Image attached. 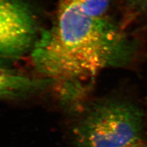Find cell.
Here are the masks:
<instances>
[{
	"mask_svg": "<svg viewBox=\"0 0 147 147\" xmlns=\"http://www.w3.org/2000/svg\"><path fill=\"white\" fill-rule=\"evenodd\" d=\"M130 5L138 11H147V0H127Z\"/></svg>",
	"mask_w": 147,
	"mask_h": 147,
	"instance_id": "cell-6",
	"label": "cell"
},
{
	"mask_svg": "<svg viewBox=\"0 0 147 147\" xmlns=\"http://www.w3.org/2000/svg\"><path fill=\"white\" fill-rule=\"evenodd\" d=\"M42 80H37L0 68V97H11L28 93L43 87Z\"/></svg>",
	"mask_w": 147,
	"mask_h": 147,
	"instance_id": "cell-4",
	"label": "cell"
},
{
	"mask_svg": "<svg viewBox=\"0 0 147 147\" xmlns=\"http://www.w3.org/2000/svg\"><path fill=\"white\" fill-rule=\"evenodd\" d=\"M38 37L26 5L19 0H0V58H19L31 52Z\"/></svg>",
	"mask_w": 147,
	"mask_h": 147,
	"instance_id": "cell-3",
	"label": "cell"
},
{
	"mask_svg": "<svg viewBox=\"0 0 147 147\" xmlns=\"http://www.w3.org/2000/svg\"><path fill=\"white\" fill-rule=\"evenodd\" d=\"M123 38L105 18L86 14L74 0H60L55 24L31 52L37 69L67 96L82 90L123 51Z\"/></svg>",
	"mask_w": 147,
	"mask_h": 147,
	"instance_id": "cell-1",
	"label": "cell"
},
{
	"mask_svg": "<svg viewBox=\"0 0 147 147\" xmlns=\"http://www.w3.org/2000/svg\"><path fill=\"white\" fill-rule=\"evenodd\" d=\"M83 11L91 17L104 18L110 0H74Z\"/></svg>",
	"mask_w": 147,
	"mask_h": 147,
	"instance_id": "cell-5",
	"label": "cell"
},
{
	"mask_svg": "<svg viewBox=\"0 0 147 147\" xmlns=\"http://www.w3.org/2000/svg\"><path fill=\"white\" fill-rule=\"evenodd\" d=\"M124 147H147V145L141 143L139 141H137L136 142H134V143H132Z\"/></svg>",
	"mask_w": 147,
	"mask_h": 147,
	"instance_id": "cell-7",
	"label": "cell"
},
{
	"mask_svg": "<svg viewBox=\"0 0 147 147\" xmlns=\"http://www.w3.org/2000/svg\"><path fill=\"white\" fill-rule=\"evenodd\" d=\"M143 114L134 105L112 101L92 107L74 126L75 147H124L139 141Z\"/></svg>",
	"mask_w": 147,
	"mask_h": 147,
	"instance_id": "cell-2",
	"label": "cell"
}]
</instances>
